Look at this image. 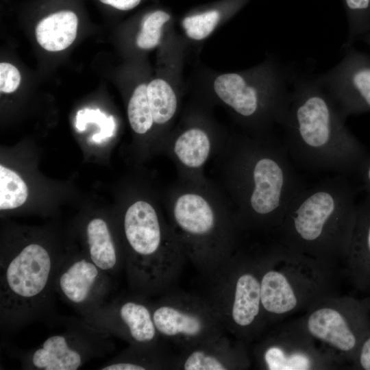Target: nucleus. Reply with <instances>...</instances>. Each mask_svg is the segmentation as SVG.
<instances>
[{
	"label": "nucleus",
	"instance_id": "f257e3e1",
	"mask_svg": "<svg viewBox=\"0 0 370 370\" xmlns=\"http://www.w3.org/2000/svg\"><path fill=\"white\" fill-rule=\"evenodd\" d=\"M285 145L268 136L227 138L215 157L217 184L243 234H271L304 188Z\"/></svg>",
	"mask_w": 370,
	"mask_h": 370
},
{
	"label": "nucleus",
	"instance_id": "f03ea898",
	"mask_svg": "<svg viewBox=\"0 0 370 370\" xmlns=\"http://www.w3.org/2000/svg\"><path fill=\"white\" fill-rule=\"evenodd\" d=\"M346 119L319 78L298 80L282 124L289 155L306 169L358 173L368 154Z\"/></svg>",
	"mask_w": 370,
	"mask_h": 370
},
{
	"label": "nucleus",
	"instance_id": "7ed1b4c3",
	"mask_svg": "<svg viewBox=\"0 0 370 370\" xmlns=\"http://www.w3.org/2000/svg\"><path fill=\"white\" fill-rule=\"evenodd\" d=\"M357 208L356 190L339 174L304 188L271 234L288 249L339 267L348 254Z\"/></svg>",
	"mask_w": 370,
	"mask_h": 370
},
{
	"label": "nucleus",
	"instance_id": "20e7f679",
	"mask_svg": "<svg viewBox=\"0 0 370 370\" xmlns=\"http://www.w3.org/2000/svg\"><path fill=\"white\" fill-rule=\"evenodd\" d=\"M164 201L167 219L187 261L201 275L213 273L238 247L243 234L230 204L206 176L177 179L168 188Z\"/></svg>",
	"mask_w": 370,
	"mask_h": 370
},
{
	"label": "nucleus",
	"instance_id": "39448f33",
	"mask_svg": "<svg viewBox=\"0 0 370 370\" xmlns=\"http://www.w3.org/2000/svg\"><path fill=\"white\" fill-rule=\"evenodd\" d=\"M124 269L130 291L150 298L175 287L186 257L167 218L151 201L128 205L122 218Z\"/></svg>",
	"mask_w": 370,
	"mask_h": 370
},
{
	"label": "nucleus",
	"instance_id": "423d86ee",
	"mask_svg": "<svg viewBox=\"0 0 370 370\" xmlns=\"http://www.w3.org/2000/svg\"><path fill=\"white\" fill-rule=\"evenodd\" d=\"M339 267L273 242L262 248L261 303L267 328L339 293Z\"/></svg>",
	"mask_w": 370,
	"mask_h": 370
},
{
	"label": "nucleus",
	"instance_id": "0eeeda50",
	"mask_svg": "<svg viewBox=\"0 0 370 370\" xmlns=\"http://www.w3.org/2000/svg\"><path fill=\"white\" fill-rule=\"evenodd\" d=\"M262 247L236 251L208 275L201 293L218 316L225 331L248 345L259 340L268 329L261 303Z\"/></svg>",
	"mask_w": 370,
	"mask_h": 370
},
{
	"label": "nucleus",
	"instance_id": "6e6552de",
	"mask_svg": "<svg viewBox=\"0 0 370 370\" xmlns=\"http://www.w3.org/2000/svg\"><path fill=\"white\" fill-rule=\"evenodd\" d=\"M64 256L41 243L1 251V328L12 331L47 315L52 308L55 279Z\"/></svg>",
	"mask_w": 370,
	"mask_h": 370
},
{
	"label": "nucleus",
	"instance_id": "1a4fd4ad",
	"mask_svg": "<svg viewBox=\"0 0 370 370\" xmlns=\"http://www.w3.org/2000/svg\"><path fill=\"white\" fill-rule=\"evenodd\" d=\"M301 318L309 334L341 367H351L370 334V296L358 299L334 295L310 308Z\"/></svg>",
	"mask_w": 370,
	"mask_h": 370
},
{
	"label": "nucleus",
	"instance_id": "9d476101",
	"mask_svg": "<svg viewBox=\"0 0 370 370\" xmlns=\"http://www.w3.org/2000/svg\"><path fill=\"white\" fill-rule=\"evenodd\" d=\"M151 308L160 337L177 352L226 333L211 306L197 293L174 287L151 302Z\"/></svg>",
	"mask_w": 370,
	"mask_h": 370
},
{
	"label": "nucleus",
	"instance_id": "9b49d317",
	"mask_svg": "<svg viewBox=\"0 0 370 370\" xmlns=\"http://www.w3.org/2000/svg\"><path fill=\"white\" fill-rule=\"evenodd\" d=\"M257 341L252 356L260 369L328 370L341 367L309 334L301 317L275 324Z\"/></svg>",
	"mask_w": 370,
	"mask_h": 370
},
{
	"label": "nucleus",
	"instance_id": "f8f14e48",
	"mask_svg": "<svg viewBox=\"0 0 370 370\" xmlns=\"http://www.w3.org/2000/svg\"><path fill=\"white\" fill-rule=\"evenodd\" d=\"M109 334L84 320L71 322L63 332L49 336L25 354V367L36 370H76L112 349Z\"/></svg>",
	"mask_w": 370,
	"mask_h": 370
},
{
	"label": "nucleus",
	"instance_id": "ddd939ff",
	"mask_svg": "<svg viewBox=\"0 0 370 370\" xmlns=\"http://www.w3.org/2000/svg\"><path fill=\"white\" fill-rule=\"evenodd\" d=\"M83 315L88 324L122 338L130 345H152L164 341L153 320L151 301L132 292L104 302Z\"/></svg>",
	"mask_w": 370,
	"mask_h": 370
},
{
	"label": "nucleus",
	"instance_id": "4468645a",
	"mask_svg": "<svg viewBox=\"0 0 370 370\" xmlns=\"http://www.w3.org/2000/svg\"><path fill=\"white\" fill-rule=\"evenodd\" d=\"M109 275L86 256H64L55 279V291L82 314L105 301Z\"/></svg>",
	"mask_w": 370,
	"mask_h": 370
},
{
	"label": "nucleus",
	"instance_id": "2eb2a0df",
	"mask_svg": "<svg viewBox=\"0 0 370 370\" xmlns=\"http://www.w3.org/2000/svg\"><path fill=\"white\" fill-rule=\"evenodd\" d=\"M319 79L345 117L370 112L369 56L351 49Z\"/></svg>",
	"mask_w": 370,
	"mask_h": 370
},
{
	"label": "nucleus",
	"instance_id": "dca6fc26",
	"mask_svg": "<svg viewBox=\"0 0 370 370\" xmlns=\"http://www.w3.org/2000/svg\"><path fill=\"white\" fill-rule=\"evenodd\" d=\"M227 140L215 136L206 128L193 125L167 136L161 151L174 163L177 179L195 180L205 177V165L219 153Z\"/></svg>",
	"mask_w": 370,
	"mask_h": 370
},
{
	"label": "nucleus",
	"instance_id": "f3484780",
	"mask_svg": "<svg viewBox=\"0 0 370 370\" xmlns=\"http://www.w3.org/2000/svg\"><path fill=\"white\" fill-rule=\"evenodd\" d=\"M225 333L191 348L176 352L173 369L243 370L251 366L248 344Z\"/></svg>",
	"mask_w": 370,
	"mask_h": 370
},
{
	"label": "nucleus",
	"instance_id": "a211bd4d",
	"mask_svg": "<svg viewBox=\"0 0 370 370\" xmlns=\"http://www.w3.org/2000/svg\"><path fill=\"white\" fill-rule=\"evenodd\" d=\"M341 267L350 284L370 296V193L358 204L351 243Z\"/></svg>",
	"mask_w": 370,
	"mask_h": 370
},
{
	"label": "nucleus",
	"instance_id": "6ab92c4d",
	"mask_svg": "<svg viewBox=\"0 0 370 370\" xmlns=\"http://www.w3.org/2000/svg\"><path fill=\"white\" fill-rule=\"evenodd\" d=\"M87 256L100 269L116 274L124 269V252L116 245L107 222L91 219L86 227Z\"/></svg>",
	"mask_w": 370,
	"mask_h": 370
},
{
	"label": "nucleus",
	"instance_id": "aec40b11",
	"mask_svg": "<svg viewBox=\"0 0 370 370\" xmlns=\"http://www.w3.org/2000/svg\"><path fill=\"white\" fill-rule=\"evenodd\" d=\"M176 352L166 341L146 345H130L102 366L101 370L173 369Z\"/></svg>",
	"mask_w": 370,
	"mask_h": 370
},
{
	"label": "nucleus",
	"instance_id": "412c9836",
	"mask_svg": "<svg viewBox=\"0 0 370 370\" xmlns=\"http://www.w3.org/2000/svg\"><path fill=\"white\" fill-rule=\"evenodd\" d=\"M78 26L77 14L70 10H60L42 18L36 27L38 44L49 51H60L75 40Z\"/></svg>",
	"mask_w": 370,
	"mask_h": 370
},
{
	"label": "nucleus",
	"instance_id": "4be33fe9",
	"mask_svg": "<svg viewBox=\"0 0 370 370\" xmlns=\"http://www.w3.org/2000/svg\"><path fill=\"white\" fill-rule=\"evenodd\" d=\"M147 95L155 125H167L175 115L178 106L171 86L163 79H156L147 85Z\"/></svg>",
	"mask_w": 370,
	"mask_h": 370
},
{
	"label": "nucleus",
	"instance_id": "5701e85b",
	"mask_svg": "<svg viewBox=\"0 0 370 370\" xmlns=\"http://www.w3.org/2000/svg\"><path fill=\"white\" fill-rule=\"evenodd\" d=\"M147 85L140 84L134 90L128 105L127 116L132 130L145 135L155 125L147 95Z\"/></svg>",
	"mask_w": 370,
	"mask_h": 370
},
{
	"label": "nucleus",
	"instance_id": "b1692460",
	"mask_svg": "<svg viewBox=\"0 0 370 370\" xmlns=\"http://www.w3.org/2000/svg\"><path fill=\"white\" fill-rule=\"evenodd\" d=\"M28 189L25 182L14 171L0 166V209L12 210L27 200Z\"/></svg>",
	"mask_w": 370,
	"mask_h": 370
},
{
	"label": "nucleus",
	"instance_id": "393cba45",
	"mask_svg": "<svg viewBox=\"0 0 370 370\" xmlns=\"http://www.w3.org/2000/svg\"><path fill=\"white\" fill-rule=\"evenodd\" d=\"M348 18V36L345 48L370 30V0H343Z\"/></svg>",
	"mask_w": 370,
	"mask_h": 370
},
{
	"label": "nucleus",
	"instance_id": "a878e982",
	"mask_svg": "<svg viewBox=\"0 0 370 370\" xmlns=\"http://www.w3.org/2000/svg\"><path fill=\"white\" fill-rule=\"evenodd\" d=\"M169 19V14L162 10H156L146 15L136 38L138 47L149 49L157 46L161 37L162 27Z\"/></svg>",
	"mask_w": 370,
	"mask_h": 370
},
{
	"label": "nucleus",
	"instance_id": "bb28decb",
	"mask_svg": "<svg viewBox=\"0 0 370 370\" xmlns=\"http://www.w3.org/2000/svg\"><path fill=\"white\" fill-rule=\"evenodd\" d=\"M220 18L217 10H210L201 14L186 17L182 22L186 35L193 40H202L214 29Z\"/></svg>",
	"mask_w": 370,
	"mask_h": 370
},
{
	"label": "nucleus",
	"instance_id": "cd10ccee",
	"mask_svg": "<svg viewBox=\"0 0 370 370\" xmlns=\"http://www.w3.org/2000/svg\"><path fill=\"white\" fill-rule=\"evenodd\" d=\"M88 122H97L101 127V132L92 137L95 142L112 135L114 127L112 116L107 118L99 110L85 109L79 111L76 117V127L79 131H83L85 128V123Z\"/></svg>",
	"mask_w": 370,
	"mask_h": 370
},
{
	"label": "nucleus",
	"instance_id": "c85d7f7f",
	"mask_svg": "<svg viewBox=\"0 0 370 370\" xmlns=\"http://www.w3.org/2000/svg\"><path fill=\"white\" fill-rule=\"evenodd\" d=\"M21 83V74L14 65L1 62L0 64V90L1 92H14Z\"/></svg>",
	"mask_w": 370,
	"mask_h": 370
},
{
	"label": "nucleus",
	"instance_id": "c756f323",
	"mask_svg": "<svg viewBox=\"0 0 370 370\" xmlns=\"http://www.w3.org/2000/svg\"><path fill=\"white\" fill-rule=\"evenodd\" d=\"M350 367L353 369L370 370V334L362 343Z\"/></svg>",
	"mask_w": 370,
	"mask_h": 370
},
{
	"label": "nucleus",
	"instance_id": "7c9ffc66",
	"mask_svg": "<svg viewBox=\"0 0 370 370\" xmlns=\"http://www.w3.org/2000/svg\"><path fill=\"white\" fill-rule=\"evenodd\" d=\"M101 3L115 9L126 11L136 8L141 0H99Z\"/></svg>",
	"mask_w": 370,
	"mask_h": 370
},
{
	"label": "nucleus",
	"instance_id": "2f4dec72",
	"mask_svg": "<svg viewBox=\"0 0 370 370\" xmlns=\"http://www.w3.org/2000/svg\"><path fill=\"white\" fill-rule=\"evenodd\" d=\"M358 174H360L363 187L367 193H370V156L368 155L361 165Z\"/></svg>",
	"mask_w": 370,
	"mask_h": 370
},
{
	"label": "nucleus",
	"instance_id": "473e14b6",
	"mask_svg": "<svg viewBox=\"0 0 370 370\" xmlns=\"http://www.w3.org/2000/svg\"><path fill=\"white\" fill-rule=\"evenodd\" d=\"M364 36L365 40L370 45V30Z\"/></svg>",
	"mask_w": 370,
	"mask_h": 370
}]
</instances>
